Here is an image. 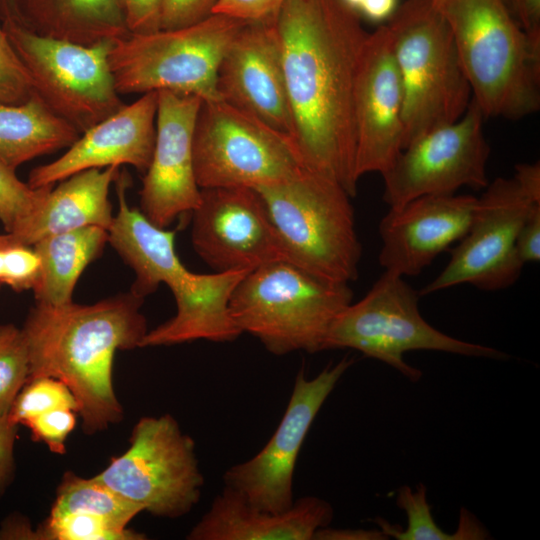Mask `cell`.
<instances>
[{
	"mask_svg": "<svg viewBox=\"0 0 540 540\" xmlns=\"http://www.w3.org/2000/svg\"><path fill=\"white\" fill-rule=\"evenodd\" d=\"M10 245V244H9ZM0 247V287L2 285L8 286L10 279V263L8 246Z\"/></svg>",
	"mask_w": 540,
	"mask_h": 540,
	"instance_id": "47",
	"label": "cell"
},
{
	"mask_svg": "<svg viewBox=\"0 0 540 540\" xmlns=\"http://www.w3.org/2000/svg\"><path fill=\"white\" fill-rule=\"evenodd\" d=\"M513 177L534 201L540 202L539 162L517 164Z\"/></svg>",
	"mask_w": 540,
	"mask_h": 540,
	"instance_id": "43",
	"label": "cell"
},
{
	"mask_svg": "<svg viewBox=\"0 0 540 540\" xmlns=\"http://www.w3.org/2000/svg\"><path fill=\"white\" fill-rule=\"evenodd\" d=\"M40 539L53 540H141L143 534L119 530L104 519L83 513L49 516L39 529Z\"/></svg>",
	"mask_w": 540,
	"mask_h": 540,
	"instance_id": "32",
	"label": "cell"
},
{
	"mask_svg": "<svg viewBox=\"0 0 540 540\" xmlns=\"http://www.w3.org/2000/svg\"><path fill=\"white\" fill-rule=\"evenodd\" d=\"M403 88L386 24L368 33L355 83V173L382 174L403 146Z\"/></svg>",
	"mask_w": 540,
	"mask_h": 540,
	"instance_id": "18",
	"label": "cell"
},
{
	"mask_svg": "<svg viewBox=\"0 0 540 540\" xmlns=\"http://www.w3.org/2000/svg\"><path fill=\"white\" fill-rule=\"evenodd\" d=\"M52 186L33 188L0 160V222L7 233H12L42 204Z\"/></svg>",
	"mask_w": 540,
	"mask_h": 540,
	"instance_id": "33",
	"label": "cell"
},
{
	"mask_svg": "<svg viewBox=\"0 0 540 540\" xmlns=\"http://www.w3.org/2000/svg\"><path fill=\"white\" fill-rule=\"evenodd\" d=\"M419 296L403 276L384 271L361 300L351 302L335 318L322 351L356 350L386 363L411 382H417L422 372L404 360V354L409 351L508 358L495 348L454 338L431 326L420 313Z\"/></svg>",
	"mask_w": 540,
	"mask_h": 540,
	"instance_id": "8",
	"label": "cell"
},
{
	"mask_svg": "<svg viewBox=\"0 0 540 540\" xmlns=\"http://www.w3.org/2000/svg\"><path fill=\"white\" fill-rule=\"evenodd\" d=\"M397 506L407 515L406 529H399L383 518L373 520L380 531L388 537L398 540H464L462 532L457 528L453 534L444 532L435 522L431 506L427 500V488L419 484L413 491L409 486L397 490Z\"/></svg>",
	"mask_w": 540,
	"mask_h": 540,
	"instance_id": "29",
	"label": "cell"
},
{
	"mask_svg": "<svg viewBox=\"0 0 540 540\" xmlns=\"http://www.w3.org/2000/svg\"><path fill=\"white\" fill-rule=\"evenodd\" d=\"M256 190L287 261L333 282L357 278L362 246L351 196L339 183L305 168L286 182Z\"/></svg>",
	"mask_w": 540,
	"mask_h": 540,
	"instance_id": "6",
	"label": "cell"
},
{
	"mask_svg": "<svg viewBox=\"0 0 540 540\" xmlns=\"http://www.w3.org/2000/svg\"><path fill=\"white\" fill-rule=\"evenodd\" d=\"M77 412L70 409H54L29 419L27 426L37 441H42L57 454L65 453V441L75 428Z\"/></svg>",
	"mask_w": 540,
	"mask_h": 540,
	"instance_id": "35",
	"label": "cell"
},
{
	"mask_svg": "<svg viewBox=\"0 0 540 540\" xmlns=\"http://www.w3.org/2000/svg\"><path fill=\"white\" fill-rule=\"evenodd\" d=\"M191 214L193 248L215 272H250L286 260L264 200L254 188L201 189Z\"/></svg>",
	"mask_w": 540,
	"mask_h": 540,
	"instance_id": "15",
	"label": "cell"
},
{
	"mask_svg": "<svg viewBox=\"0 0 540 540\" xmlns=\"http://www.w3.org/2000/svg\"><path fill=\"white\" fill-rule=\"evenodd\" d=\"M348 7L353 9L358 13V9L363 2V0H342Z\"/></svg>",
	"mask_w": 540,
	"mask_h": 540,
	"instance_id": "48",
	"label": "cell"
},
{
	"mask_svg": "<svg viewBox=\"0 0 540 540\" xmlns=\"http://www.w3.org/2000/svg\"><path fill=\"white\" fill-rule=\"evenodd\" d=\"M276 14L242 25L220 61L217 91L222 101L292 138Z\"/></svg>",
	"mask_w": 540,
	"mask_h": 540,
	"instance_id": "16",
	"label": "cell"
},
{
	"mask_svg": "<svg viewBox=\"0 0 540 540\" xmlns=\"http://www.w3.org/2000/svg\"><path fill=\"white\" fill-rule=\"evenodd\" d=\"M106 243L107 230L88 226L44 237L32 247L41 270L33 293L37 304L58 306L72 302L75 286L86 267L97 259Z\"/></svg>",
	"mask_w": 540,
	"mask_h": 540,
	"instance_id": "26",
	"label": "cell"
},
{
	"mask_svg": "<svg viewBox=\"0 0 540 540\" xmlns=\"http://www.w3.org/2000/svg\"><path fill=\"white\" fill-rule=\"evenodd\" d=\"M387 539L380 530L335 529L328 526L316 531L313 540H372Z\"/></svg>",
	"mask_w": 540,
	"mask_h": 540,
	"instance_id": "42",
	"label": "cell"
},
{
	"mask_svg": "<svg viewBox=\"0 0 540 540\" xmlns=\"http://www.w3.org/2000/svg\"><path fill=\"white\" fill-rule=\"evenodd\" d=\"M515 252L523 264L540 261V204L531 208L522 224L515 240Z\"/></svg>",
	"mask_w": 540,
	"mask_h": 540,
	"instance_id": "39",
	"label": "cell"
},
{
	"mask_svg": "<svg viewBox=\"0 0 540 540\" xmlns=\"http://www.w3.org/2000/svg\"><path fill=\"white\" fill-rule=\"evenodd\" d=\"M288 0H219L213 9L244 21H253L276 14Z\"/></svg>",
	"mask_w": 540,
	"mask_h": 540,
	"instance_id": "38",
	"label": "cell"
},
{
	"mask_svg": "<svg viewBox=\"0 0 540 540\" xmlns=\"http://www.w3.org/2000/svg\"><path fill=\"white\" fill-rule=\"evenodd\" d=\"M292 139L306 168L353 197L354 92L368 33L342 0H288L276 14Z\"/></svg>",
	"mask_w": 540,
	"mask_h": 540,
	"instance_id": "1",
	"label": "cell"
},
{
	"mask_svg": "<svg viewBox=\"0 0 540 540\" xmlns=\"http://www.w3.org/2000/svg\"><path fill=\"white\" fill-rule=\"evenodd\" d=\"M2 26L30 74L34 94L80 134L125 105L109 64L114 41L85 46L39 35L17 21Z\"/></svg>",
	"mask_w": 540,
	"mask_h": 540,
	"instance_id": "10",
	"label": "cell"
},
{
	"mask_svg": "<svg viewBox=\"0 0 540 540\" xmlns=\"http://www.w3.org/2000/svg\"><path fill=\"white\" fill-rule=\"evenodd\" d=\"M219 0H162L160 29L195 24L210 16Z\"/></svg>",
	"mask_w": 540,
	"mask_h": 540,
	"instance_id": "36",
	"label": "cell"
},
{
	"mask_svg": "<svg viewBox=\"0 0 540 540\" xmlns=\"http://www.w3.org/2000/svg\"><path fill=\"white\" fill-rule=\"evenodd\" d=\"M334 516L330 503L304 496L283 512L253 506L242 494L224 486L209 510L187 535L189 540H313Z\"/></svg>",
	"mask_w": 540,
	"mask_h": 540,
	"instance_id": "21",
	"label": "cell"
},
{
	"mask_svg": "<svg viewBox=\"0 0 540 540\" xmlns=\"http://www.w3.org/2000/svg\"><path fill=\"white\" fill-rule=\"evenodd\" d=\"M246 271L186 275L170 288L177 305L176 314L147 331L140 347L174 345L195 340L224 343L242 333L233 321L231 295Z\"/></svg>",
	"mask_w": 540,
	"mask_h": 540,
	"instance_id": "22",
	"label": "cell"
},
{
	"mask_svg": "<svg viewBox=\"0 0 540 540\" xmlns=\"http://www.w3.org/2000/svg\"><path fill=\"white\" fill-rule=\"evenodd\" d=\"M157 92L155 146L143 177L140 208L150 221L166 228L178 216L191 213L200 202L193 137L203 101L195 95Z\"/></svg>",
	"mask_w": 540,
	"mask_h": 540,
	"instance_id": "17",
	"label": "cell"
},
{
	"mask_svg": "<svg viewBox=\"0 0 540 540\" xmlns=\"http://www.w3.org/2000/svg\"><path fill=\"white\" fill-rule=\"evenodd\" d=\"M353 299L348 283L317 277L287 260L248 272L234 289L230 314L272 354L322 351L339 313Z\"/></svg>",
	"mask_w": 540,
	"mask_h": 540,
	"instance_id": "4",
	"label": "cell"
},
{
	"mask_svg": "<svg viewBox=\"0 0 540 540\" xmlns=\"http://www.w3.org/2000/svg\"><path fill=\"white\" fill-rule=\"evenodd\" d=\"M0 539H40L39 530L32 531L26 520L20 517L6 519L0 528Z\"/></svg>",
	"mask_w": 540,
	"mask_h": 540,
	"instance_id": "45",
	"label": "cell"
},
{
	"mask_svg": "<svg viewBox=\"0 0 540 540\" xmlns=\"http://www.w3.org/2000/svg\"><path fill=\"white\" fill-rule=\"evenodd\" d=\"M509 3L520 27L540 45V0H509Z\"/></svg>",
	"mask_w": 540,
	"mask_h": 540,
	"instance_id": "41",
	"label": "cell"
},
{
	"mask_svg": "<svg viewBox=\"0 0 540 540\" xmlns=\"http://www.w3.org/2000/svg\"><path fill=\"white\" fill-rule=\"evenodd\" d=\"M116 182L118 211L107 229L108 243L135 273L130 292L144 298L162 283L171 288L189 271L175 251V231L157 226L128 205L126 173L119 171Z\"/></svg>",
	"mask_w": 540,
	"mask_h": 540,
	"instance_id": "23",
	"label": "cell"
},
{
	"mask_svg": "<svg viewBox=\"0 0 540 540\" xmlns=\"http://www.w3.org/2000/svg\"><path fill=\"white\" fill-rule=\"evenodd\" d=\"M119 167L75 173L51 188L42 204L12 233L13 242L32 246L38 240L83 227L108 229L112 220L109 191Z\"/></svg>",
	"mask_w": 540,
	"mask_h": 540,
	"instance_id": "24",
	"label": "cell"
},
{
	"mask_svg": "<svg viewBox=\"0 0 540 540\" xmlns=\"http://www.w3.org/2000/svg\"><path fill=\"white\" fill-rule=\"evenodd\" d=\"M21 23L35 33L80 45L130 34L121 0H17Z\"/></svg>",
	"mask_w": 540,
	"mask_h": 540,
	"instance_id": "25",
	"label": "cell"
},
{
	"mask_svg": "<svg viewBox=\"0 0 540 540\" xmlns=\"http://www.w3.org/2000/svg\"><path fill=\"white\" fill-rule=\"evenodd\" d=\"M94 477L144 511L167 518L189 513L204 484L193 439L168 414L141 418L129 448Z\"/></svg>",
	"mask_w": 540,
	"mask_h": 540,
	"instance_id": "11",
	"label": "cell"
},
{
	"mask_svg": "<svg viewBox=\"0 0 540 540\" xmlns=\"http://www.w3.org/2000/svg\"><path fill=\"white\" fill-rule=\"evenodd\" d=\"M17 424L7 415H0V496L11 480L14 468V444Z\"/></svg>",
	"mask_w": 540,
	"mask_h": 540,
	"instance_id": "40",
	"label": "cell"
},
{
	"mask_svg": "<svg viewBox=\"0 0 540 540\" xmlns=\"http://www.w3.org/2000/svg\"><path fill=\"white\" fill-rule=\"evenodd\" d=\"M30 364L22 330L0 326V415H7L29 379Z\"/></svg>",
	"mask_w": 540,
	"mask_h": 540,
	"instance_id": "31",
	"label": "cell"
},
{
	"mask_svg": "<svg viewBox=\"0 0 540 540\" xmlns=\"http://www.w3.org/2000/svg\"><path fill=\"white\" fill-rule=\"evenodd\" d=\"M33 94L30 74L0 23V103L21 104Z\"/></svg>",
	"mask_w": 540,
	"mask_h": 540,
	"instance_id": "34",
	"label": "cell"
},
{
	"mask_svg": "<svg viewBox=\"0 0 540 540\" xmlns=\"http://www.w3.org/2000/svg\"><path fill=\"white\" fill-rule=\"evenodd\" d=\"M128 31L146 34L160 29L162 0H121Z\"/></svg>",
	"mask_w": 540,
	"mask_h": 540,
	"instance_id": "37",
	"label": "cell"
},
{
	"mask_svg": "<svg viewBox=\"0 0 540 540\" xmlns=\"http://www.w3.org/2000/svg\"><path fill=\"white\" fill-rule=\"evenodd\" d=\"M484 118L471 99L459 119L427 131L402 148L381 174L383 201L396 207L421 196L455 194L463 186L485 189L490 147Z\"/></svg>",
	"mask_w": 540,
	"mask_h": 540,
	"instance_id": "12",
	"label": "cell"
},
{
	"mask_svg": "<svg viewBox=\"0 0 540 540\" xmlns=\"http://www.w3.org/2000/svg\"><path fill=\"white\" fill-rule=\"evenodd\" d=\"M354 358L344 357L307 379L302 367L274 434L249 460L231 466L223 475L224 486L242 494L253 506L283 512L294 503L293 477L305 437L324 402Z\"/></svg>",
	"mask_w": 540,
	"mask_h": 540,
	"instance_id": "14",
	"label": "cell"
},
{
	"mask_svg": "<svg viewBox=\"0 0 540 540\" xmlns=\"http://www.w3.org/2000/svg\"><path fill=\"white\" fill-rule=\"evenodd\" d=\"M193 160L200 189L272 186L306 168L290 136L222 100L201 104Z\"/></svg>",
	"mask_w": 540,
	"mask_h": 540,
	"instance_id": "9",
	"label": "cell"
},
{
	"mask_svg": "<svg viewBox=\"0 0 540 540\" xmlns=\"http://www.w3.org/2000/svg\"><path fill=\"white\" fill-rule=\"evenodd\" d=\"M476 205L475 196L444 194L390 207L379 223V264L403 277L418 275L465 236Z\"/></svg>",
	"mask_w": 540,
	"mask_h": 540,
	"instance_id": "19",
	"label": "cell"
},
{
	"mask_svg": "<svg viewBox=\"0 0 540 540\" xmlns=\"http://www.w3.org/2000/svg\"><path fill=\"white\" fill-rule=\"evenodd\" d=\"M480 197L465 236L451 249L442 272L419 295H429L459 284L496 291L512 286L524 264L515 252V240L534 201L512 178L489 182Z\"/></svg>",
	"mask_w": 540,
	"mask_h": 540,
	"instance_id": "13",
	"label": "cell"
},
{
	"mask_svg": "<svg viewBox=\"0 0 540 540\" xmlns=\"http://www.w3.org/2000/svg\"><path fill=\"white\" fill-rule=\"evenodd\" d=\"M448 23L472 99L484 117L519 119L540 108V45L504 0H432Z\"/></svg>",
	"mask_w": 540,
	"mask_h": 540,
	"instance_id": "3",
	"label": "cell"
},
{
	"mask_svg": "<svg viewBox=\"0 0 540 540\" xmlns=\"http://www.w3.org/2000/svg\"><path fill=\"white\" fill-rule=\"evenodd\" d=\"M398 0H363L358 14L374 22L389 20L398 8Z\"/></svg>",
	"mask_w": 540,
	"mask_h": 540,
	"instance_id": "44",
	"label": "cell"
},
{
	"mask_svg": "<svg viewBox=\"0 0 540 540\" xmlns=\"http://www.w3.org/2000/svg\"><path fill=\"white\" fill-rule=\"evenodd\" d=\"M143 299L132 292L93 304H37L21 328L29 355V379L52 377L75 396L84 432L105 430L122 419L112 383L117 350L140 347L147 324Z\"/></svg>",
	"mask_w": 540,
	"mask_h": 540,
	"instance_id": "2",
	"label": "cell"
},
{
	"mask_svg": "<svg viewBox=\"0 0 540 540\" xmlns=\"http://www.w3.org/2000/svg\"><path fill=\"white\" fill-rule=\"evenodd\" d=\"M246 21L211 14L195 24L129 34L115 40L109 64L119 94L168 90L221 100L217 91L220 61Z\"/></svg>",
	"mask_w": 540,
	"mask_h": 540,
	"instance_id": "7",
	"label": "cell"
},
{
	"mask_svg": "<svg viewBox=\"0 0 540 540\" xmlns=\"http://www.w3.org/2000/svg\"><path fill=\"white\" fill-rule=\"evenodd\" d=\"M78 130L33 94L26 102L0 103V160L16 169L42 155L71 146Z\"/></svg>",
	"mask_w": 540,
	"mask_h": 540,
	"instance_id": "27",
	"label": "cell"
},
{
	"mask_svg": "<svg viewBox=\"0 0 540 540\" xmlns=\"http://www.w3.org/2000/svg\"><path fill=\"white\" fill-rule=\"evenodd\" d=\"M403 88V146L459 119L472 93L452 32L432 0H407L386 23Z\"/></svg>",
	"mask_w": 540,
	"mask_h": 540,
	"instance_id": "5",
	"label": "cell"
},
{
	"mask_svg": "<svg viewBox=\"0 0 540 540\" xmlns=\"http://www.w3.org/2000/svg\"><path fill=\"white\" fill-rule=\"evenodd\" d=\"M143 508L114 492L95 477L86 479L67 472L57 490L50 516L83 513L100 517L119 530Z\"/></svg>",
	"mask_w": 540,
	"mask_h": 540,
	"instance_id": "28",
	"label": "cell"
},
{
	"mask_svg": "<svg viewBox=\"0 0 540 540\" xmlns=\"http://www.w3.org/2000/svg\"><path fill=\"white\" fill-rule=\"evenodd\" d=\"M157 102V91L141 94L82 133L59 158L32 169L27 183L39 188L84 170L120 165L145 173L155 146Z\"/></svg>",
	"mask_w": 540,
	"mask_h": 540,
	"instance_id": "20",
	"label": "cell"
},
{
	"mask_svg": "<svg viewBox=\"0 0 540 540\" xmlns=\"http://www.w3.org/2000/svg\"><path fill=\"white\" fill-rule=\"evenodd\" d=\"M54 409H70L78 413V402L71 390L60 380L37 377L26 382L15 398L8 417L15 424Z\"/></svg>",
	"mask_w": 540,
	"mask_h": 540,
	"instance_id": "30",
	"label": "cell"
},
{
	"mask_svg": "<svg viewBox=\"0 0 540 540\" xmlns=\"http://www.w3.org/2000/svg\"><path fill=\"white\" fill-rule=\"evenodd\" d=\"M12 243H14V242H13L11 236L8 233L3 234V235L0 234V247L1 246H7V245L12 244Z\"/></svg>",
	"mask_w": 540,
	"mask_h": 540,
	"instance_id": "49",
	"label": "cell"
},
{
	"mask_svg": "<svg viewBox=\"0 0 540 540\" xmlns=\"http://www.w3.org/2000/svg\"><path fill=\"white\" fill-rule=\"evenodd\" d=\"M10 20L21 23L20 15L17 8V0H0L1 23Z\"/></svg>",
	"mask_w": 540,
	"mask_h": 540,
	"instance_id": "46",
	"label": "cell"
}]
</instances>
